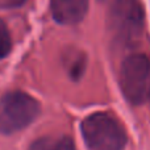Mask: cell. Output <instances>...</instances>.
<instances>
[{"instance_id": "6da1fadb", "label": "cell", "mask_w": 150, "mask_h": 150, "mask_svg": "<svg viewBox=\"0 0 150 150\" xmlns=\"http://www.w3.org/2000/svg\"><path fill=\"white\" fill-rule=\"evenodd\" d=\"M80 132L88 150H124L128 142L122 125L107 112L88 115L80 124Z\"/></svg>"}, {"instance_id": "3957f363", "label": "cell", "mask_w": 150, "mask_h": 150, "mask_svg": "<svg viewBox=\"0 0 150 150\" xmlns=\"http://www.w3.org/2000/svg\"><path fill=\"white\" fill-rule=\"evenodd\" d=\"M120 87L130 104L144 103L150 88V58L145 54H130L120 70Z\"/></svg>"}, {"instance_id": "8992f818", "label": "cell", "mask_w": 150, "mask_h": 150, "mask_svg": "<svg viewBox=\"0 0 150 150\" xmlns=\"http://www.w3.org/2000/svg\"><path fill=\"white\" fill-rule=\"evenodd\" d=\"M28 150H76L75 142L69 136L62 137H50L42 136L38 137L29 145Z\"/></svg>"}, {"instance_id": "52a82bcc", "label": "cell", "mask_w": 150, "mask_h": 150, "mask_svg": "<svg viewBox=\"0 0 150 150\" xmlns=\"http://www.w3.org/2000/svg\"><path fill=\"white\" fill-rule=\"evenodd\" d=\"M12 50V38L7 24L0 20V61L4 59Z\"/></svg>"}, {"instance_id": "ba28073f", "label": "cell", "mask_w": 150, "mask_h": 150, "mask_svg": "<svg viewBox=\"0 0 150 150\" xmlns=\"http://www.w3.org/2000/svg\"><path fill=\"white\" fill-rule=\"evenodd\" d=\"M26 0H0V9H12L25 4Z\"/></svg>"}, {"instance_id": "7a4b0ae2", "label": "cell", "mask_w": 150, "mask_h": 150, "mask_svg": "<svg viewBox=\"0 0 150 150\" xmlns=\"http://www.w3.org/2000/svg\"><path fill=\"white\" fill-rule=\"evenodd\" d=\"M40 112L36 98L20 90L8 91L0 98V133L11 136L21 132L36 121Z\"/></svg>"}, {"instance_id": "277c9868", "label": "cell", "mask_w": 150, "mask_h": 150, "mask_svg": "<svg viewBox=\"0 0 150 150\" xmlns=\"http://www.w3.org/2000/svg\"><path fill=\"white\" fill-rule=\"evenodd\" d=\"M145 13L138 0H112L108 12L109 30L120 41H133L144 30Z\"/></svg>"}, {"instance_id": "9c48e42d", "label": "cell", "mask_w": 150, "mask_h": 150, "mask_svg": "<svg viewBox=\"0 0 150 150\" xmlns=\"http://www.w3.org/2000/svg\"><path fill=\"white\" fill-rule=\"evenodd\" d=\"M148 96H149V99H150V88H149V93H148Z\"/></svg>"}, {"instance_id": "5b68a950", "label": "cell", "mask_w": 150, "mask_h": 150, "mask_svg": "<svg viewBox=\"0 0 150 150\" xmlns=\"http://www.w3.org/2000/svg\"><path fill=\"white\" fill-rule=\"evenodd\" d=\"M52 15L62 25H75L87 15L88 0H50Z\"/></svg>"}]
</instances>
